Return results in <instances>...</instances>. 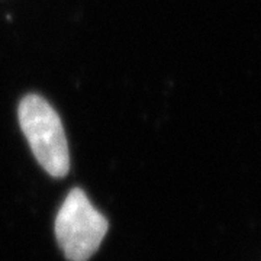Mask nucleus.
Here are the masks:
<instances>
[{
    "instance_id": "nucleus-2",
    "label": "nucleus",
    "mask_w": 261,
    "mask_h": 261,
    "mask_svg": "<svg viewBox=\"0 0 261 261\" xmlns=\"http://www.w3.org/2000/svg\"><path fill=\"white\" fill-rule=\"evenodd\" d=\"M108 219L82 189L68 192L56 218L57 241L70 261H89L108 232Z\"/></svg>"
},
{
    "instance_id": "nucleus-1",
    "label": "nucleus",
    "mask_w": 261,
    "mask_h": 261,
    "mask_svg": "<svg viewBox=\"0 0 261 261\" xmlns=\"http://www.w3.org/2000/svg\"><path fill=\"white\" fill-rule=\"evenodd\" d=\"M18 118L41 167L53 177H64L70 170V154L64 126L56 109L44 97L27 94L19 103Z\"/></svg>"
}]
</instances>
